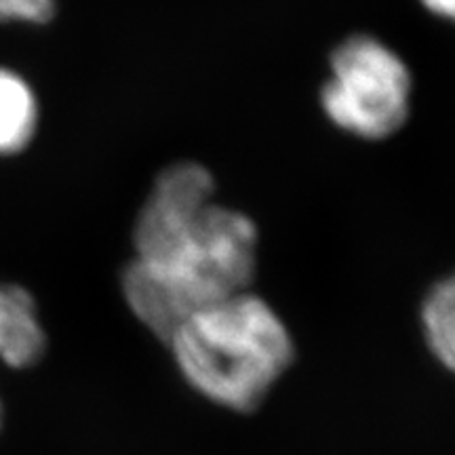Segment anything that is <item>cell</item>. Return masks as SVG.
<instances>
[{
	"mask_svg": "<svg viewBox=\"0 0 455 455\" xmlns=\"http://www.w3.org/2000/svg\"><path fill=\"white\" fill-rule=\"evenodd\" d=\"M167 346L192 390L236 413L258 409L295 358L284 321L249 289L196 310Z\"/></svg>",
	"mask_w": 455,
	"mask_h": 455,
	"instance_id": "cell-2",
	"label": "cell"
},
{
	"mask_svg": "<svg viewBox=\"0 0 455 455\" xmlns=\"http://www.w3.org/2000/svg\"><path fill=\"white\" fill-rule=\"evenodd\" d=\"M0 426H3V403H0Z\"/></svg>",
	"mask_w": 455,
	"mask_h": 455,
	"instance_id": "cell-9",
	"label": "cell"
},
{
	"mask_svg": "<svg viewBox=\"0 0 455 455\" xmlns=\"http://www.w3.org/2000/svg\"><path fill=\"white\" fill-rule=\"evenodd\" d=\"M47 350L36 301L20 284H0V361L11 369H28Z\"/></svg>",
	"mask_w": 455,
	"mask_h": 455,
	"instance_id": "cell-4",
	"label": "cell"
},
{
	"mask_svg": "<svg viewBox=\"0 0 455 455\" xmlns=\"http://www.w3.org/2000/svg\"><path fill=\"white\" fill-rule=\"evenodd\" d=\"M411 89V72L388 44L355 34L331 53L321 106L346 133L384 140L405 124Z\"/></svg>",
	"mask_w": 455,
	"mask_h": 455,
	"instance_id": "cell-3",
	"label": "cell"
},
{
	"mask_svg": "<svg viewBox=\"0 0 455 455\" xmlns=\"http://www.w3.org/2000/svg\"><path fill=\"white\" fill-rule=\"evenodd\" d=\"M422 331L432 356L455 373V272L441 278L426 293Z\"/></svg>",
	"mask_w": 455,
	"mask_h": 455,
	"instance_id": "cell-6",
	"label": "cell"
},
{
	"mask_svg": "<svg viewBox=\"0 0 455 455\" xmlns=\"http://www.w3.org/2000/svg\"><path fill=\"white\" fill-rule=\"evenodd\" d=\"M213 196L212 171L180 161L156 175L135 218V255L121 275L123 298L163 341L196 310L253 281L258 228Z\"/></svg>",
	"mask_w": 455,
	"mask_h": 455,
	"instance_id": "cell-1",
	"label": "cell"
},
{
	"mask_svg": "<svg viewBox=\"0 0 455 455\" xmlns=\"http://www.w3.org/2000/svg\"><path fill=\"white\" fill-rule=\"evenodd\" d=\"M38 124L36 95L20 74L0 68V155H15L30 144Z\"/></svg>",
	"mask_w": 455,
	"mask_h": 455,
	"instance_id": "cell-5",
	"label": "cell"
},
{
	"mask_svg": "<svg viewBox=\"0 0 455 455\" xmlns=\"http://www.w3.org/2000/svg\"><path fill=\"white\" fill-rule=\"evenodd\" d=\"M432 15L443 17V20L455 24V0H419Z\"/></svg>",
	"mask_w": 455,
	"mask_h": 455,
	"instance_id": "cell-8",
	"label": "cell"
},
{
	"mask_svg": "<svg viewBox=\"0 0 455 455\" xmlns=\"http://www.w3.org/2000/svg\"><path fill=\"white\" fill-rule=\"evenodd\" d=\"M55 15V0H0V21L47 24Z\"/></svg>",
	"mask_w": 455,
	"mask_h": 455,
	"instance_id": "cell-7",
	"label": "cell"
}]
</instances>
